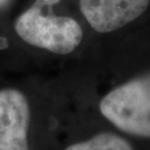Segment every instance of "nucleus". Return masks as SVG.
Masks as SVG:
<instances>
[{
	"instance_id": "nucleus-6",
	"label": "nucleus",
	"mask_w": 150,
	"mask_h": 150,
	"mask_svg": "<svg viewBox=\"0 0 150 150\" xmlns=\"http://www.w3.org/2000/svg\"><path fill=\"white\" fill-rule=\"evenodd\" d=\"M15 4L16 0H0V47H2L7 40L4 32L8 28V19Z\"/></svg>"
},
{
	"instance_id": "nucleus-2",
	"label": "nucleus",
	"mask_w": 150,
	"mask_h": 150,
	"mask_svg": "<svg viewBox=\"0 0 150 150\" xmlns=\"http://www.w3.org/2000/svg\"><path fill=\"white\" fill-rule=\"evenodd\" d=\"M101 115L123 132L150 138V74L109 91L99 103Z\"/></svg>"
},
{
	"instance_id": "nucleus-3",
	"label": "nucleus",
	"mask_w": 150,
	"mask_h": 150,
	"mask_svg": "<svg viewBox=\"0 0 150 150\" xmlns=\"http://www.w3.org/2000/svg\"><path fill=\"white\" fill-rule=\"evenodd\" d=\"M30 105L16 88L0 89V150H30Z\"/></svg>"
},
{
	"instance_id": "nucleus-1",
	"label": "nucleus",
	"mask_w": 150,
	"mask_h": 150,
	"mask_svg": "<svg viewBox=\"0 0 150 150\" xmlns=\"http://www.w3.org/2000/svg\"><path fill=\"white\" fill-rule=\"evenodd\" d=\"M56 7L32 0L12 20V33L31 48L58 56L74 52L83 39V29L75 18L56 12Z\"/></svg>"
},
{
	"instance_id": "nucleus-4",
	"label": "nucleus",
	"mask_w": 150,
	"mask_h": 150,
	"mask_svg": "<svg viewBox=\"0 0 150 150\" xmlns=\"http://www.w3.org/2000/svg\"><path fill=\"white\" fill-rule=\"evenodd\" d=\"M79 10L97 32L118 30L141 17L150 0H79Z\"/></svg>"
},
{
	"instance_id": "nucleus-5",
	"label": "nucleus",
	"mask_w": 150,
	"mask_h": 150,
	"mask_svg": "<svg viewBox=\"0 0 150 150\" xmlns=\"http://www.w3.org/2000/svg\"><path fill=\"white\" fill-rule=\"evenodd\" d=\"M64 150H134L127 140L111 132H101L92 138L77 142Z\"/></svg>"
}]
</instances>
